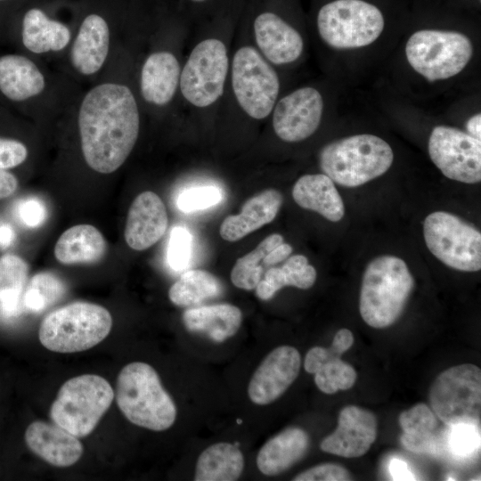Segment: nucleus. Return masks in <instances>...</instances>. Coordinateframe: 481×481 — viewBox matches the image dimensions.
<instances>
[{
  "label": "nucleus",
  "instance_id": "a878e982",
  "mask_svg": "<svg viewBox=\"0 0 481 481\" xmlns=\"http://www.w3.org/2000/svg\"><path fill=\"white\" fill-rule=\"evenodd\" d=\"M45 78L30 59L19 54L0 57V91L8 99L22 102L40 94Z\"/></svg>",
  "mask_w": 481,
  "mask_h": 481
},
{
  "label": "nucleus",
  "instance_id": "1a4fd4ad",
  "mask_svg": "<svg viewBox=\"0 0 481 481\" xmlns=\"http://www.w3.org/2000/svg\"><path fill=\"white\" fill-rule=\"evenodd\" d=\"M428 397L434 413L447 426H480L481 371L477 365L463 363L444 371L431 384Z\"/></svg>",
  "mask_w": 481,
  "mask_h": 481
},
{
  "label": "nucleus",
  "instance_id": "9d476101",
  "mask_svg": "<svg viewBox=\"0 0 481 481\" xmlns=\"http://www.w3.org/2000/svg\"><path fill=\"white\" fill-rule=\"evenodd\" d=\"M429 251L447 266L463 272L481 268V233L460 217L444 211L429 214L423 225Z\"/></svg>",
  "mask_w": 481,
  "mask_h": 481
},
{
  "label": "nucleus",
  "instance_id": "a211bd4d",
  "mask_svg": "<svg viewBox=\"0 0 481 481\" xmlns=\"http://www.w3.org/2000/svg\"><path fill=\"white\" fill-rule=\"evenodd\" d=\"M254 34L259 50L273 64L293 62L303 52L301 35L273 12H262L255 19Z\"/></svg>",
  "mask_w": 481,
  "mask_h": 481
},
{
  "label": "nucleus",
  "instance_id": "e433bc0d",
  "mask_svg": "<svg viewBox=\"0 0 481 481\" xmlns=\"http://www.w3.org/2000/svg\"><path fill=\"white\" fill-rule=\"evenodd\" d=\"M480 444V426L458 423L449 426L444 436V446L449 452L459 459L469 458Z\"/></svg>",
  "mask_w": 481,
  "mask_h": 481
},
{
  "label": "nucleus",
  "instance_id": "bb28decb",
  "mask_svg": "<svg viewBox=\"0 0 481 481\" xmlns=\"http://www.w3.org/2000/svg\"><path fill=\"white\" fill-rule=\"evenodd\" d=\"M107 249L102 232L91 224H77L67 229L54 247L55 258L63 265L94 264Z\"/></svg>",
  "mask_w": 481,
  "mask_h": 481
},
{
  "label": "nucleus",
  "instance_id": "6e6552de",
  "mask_svg": "<svg viewBox=\"0 0 481 481\" xmlns=\"http://www.w3.org/2000/svg\"><path fill=\"white\" fill-rule=\"evenodd\" d=\"M384 17L374 4L363 0H335L317 15L322 40L336 49H354L375 42L384 29Z\"/></svg>",
  "mask_w": 481,
  "mask_h": 481
},
{
  "label": "nucleus",
  "instance_id": "f03ea898",
  "mask_svg": "<svg viewBox=\"0 0 481 481\" xmlns=\"http://www.w3.org/2000/svg\"><path fill=\"white\" fill-rule=\"evenodd\" d=\"M117 404L133 424L153 431L169 428L176 419V407L163 387L157 371L148 363L126 364L117 379Z\"/></svg>",
  "mask_w": 481,
  "mask_h": 481
},
{
  "label": "nucleus",
  "instance_id": "f257e3e1",
  "mask_svg": "<svg viewBox=\"0 0 481 481\" xmlns=\"http://www.w3.org/2000/svg\"><path fill=\"white\" fill-rule=\"evenodd\" d=\"M77 124L86 164L98 173H113L126 160L138 138L136 100L125 85L100 84L83 98Z\"/></svg>",
  "mask_w": 481,
  "mask_h": 481
},
{
  "label": "nucleus",
  "instance_id": "2f4dec72",
  "mask_svg": "<svg viewBox=\"0 0 481 481\" xmlns=\"http://www.w3.org/2000/svg\"><path fill=\"white\" fill-rule=\"evenodd\" d=\"M28 273L29 266L21 257L12 254L0 257L1 318L11 319L20 314Z\"/></svg>",
  "mask_w": 481,
  "mask_h": 481
},
{
  "label": "nucleus",
  "instance_id": "c756f323",
  "mask_svg": "<svg viewBox=\"0 0 481 481\" xmlns=\"http://www.w3.org/2000/svg\"><path fill=\"white\" fill-rule=\"evenodd\" d=\"M244 468L240 450L231 443L221 442L206 448L199 456L195 481H234Z\"/></svg>",
  "mask_w": 481,
  "mask_h": 481
},
{
  "label": "nucleus",
  "instance_id": "79ce46f5",
  "mask_svg": "<svg viewBox=\"0 0 481 481\" xmlns=\"http://www.w3.org/2000/svg\"><path fill=\"white\" fill-rule=\"evenodd\" d=\"M28 150L21 142L0 137V169H7L23 163Z\"/></svg>",
  "mask_w": 481,
  "mask_h": 481
},
{
  "label": "nucleus",
  "instance_id": "c85d7f7f",
  "mask_svg": "<svg viewBox=\"0 0 481 481\" xmlns=\"http://www.w3.org/2000/svg\"><path fill=\"white\" fill-rule=\"evenodd\" d=\"M399 424L404 430L400 440L408 450L416 453L436 454L438 452L440 440L435 434L436 418L425 404H417L403 412Z\"/></svg>",
  "mask_w": 481,
  "mask_h": 481
},
{
  "label": "nucleus",
  "instance_id": "39448f33",
  "mask_svg": "<svg viewBox=\"0 0 481 481\" xmlns=\"http://www.w3.org/2000/svg\"><path fill=\"white\" fill-rule=\"evenodd\" d=\"M111 327L112 317L105 307L77 301L48 314L40 324L38 338L50 351L76 353L99 344Z\"/></svg>",
  "mask_w": 481,
  "mask_h": 481
},
{
  "label": "nucleus",
  "instance_id": "7ed1b4c3",
  "mask_svg": "<svg viewBox=\"0 0 481 481\" xmlns=\"http://www.w3.org/2000/svg\"><path fill=\"white\" fill-rule=\"evenodd\" d=\"M414 287L405 262L395 256H380L371 260L363 273L359 310L371 327L392 325L402 314Z\"/></svg>",
  "mask_w": 481,
  "mask_h": 481
},
{
  "label": "nucleus",
  "instance_id": "473e14b6",
  "mask_svg": "<svg viewBox=\"0 0 481 481\" xmlns=\"http://www.w3.org/2000/svg\"><path fill=\"white\" fill-rule=\"evenodd\" d=\"M224 288L220 281L204 270H188L170 287L168 298L177 306H192L220 296Z\"/></svg>",
  "mask_w": 481,
  "mask_h": 481
},
{
  "label": "nucleus",
  "instance_id": "6ab92c4d",
  "mask_svg": "<svg viewBox=\"0 0 481 481\" xmlns=\"http://www.w3.org/2000/svg\"><path fill=\"white\" fill-rule=\"evenodd\" d=\"M24 437L33 453L55 467H69L83 454V444L78 437L55 424L33 421Z\"/></svg>",
  "mask_w": 481,
  "mask_h": 481
},
{
  "label": "nucleus",
  "instance_id": "b1692460",
  "mask_svg": "<svg viewBox=\"0 0 481 481\" xmlns=\"http://www.w3.org/2000/svg\"><path fill=\"white\" fill-rule=\"evenodd\" d=\"M292 197L299 207L315 211L329 221L338 222L344 216L342 198L325 174L301 176L293 186Z\"/></svg>",
  "mask_w": 481,
  "mask_h": 481
},
{
  "label": "nucleus",
  "instance_id": "aec40b11",
  "mask_svg": "<svg viewBox=\"0 0 481 481\" xmlns=\"http://www.w3.org/2000/svg\"><path fill=\"white\" fill-rule=\"evenodd\" d=\"M110 29L98 14H90L82 21L70 52L73 68L90 76L103 66L110 49Z\"/></svg>",
  "mask_w": 481,
  "mask_h": 481
},
{
  "label": "nucleus",
  "instance_id": "423d86ee",
  "mask_svg": "<svg viewBox=\"0 0 481 481\" xmlns=\"http://www.w3.org/2000/svg\"><path fill=\"white\" fill-rule=\"evenodd\" d=\"M110 384L95 374L68 379L52 404L53 422L77 437L90 435L114 398Z\"/></svg>",
  "mask_w": 481,
  "mask_h": 481
},
{
  "label": "nucleus",
  "instance_id": "603ef678",
  "mask_svg": "<svg viewBox=\"0 0 481 481\" xmlns=\"http://www.w3.org/2000/svg\"><path fill=\"white\" fill-rule=\"evenodd\" d=\"M0 1H4V0H0Z\"/></svg>",
  "mask_w": 481,
  "mask_h": 481
},
{
  "label": "nucleus",
  "instance_id": "20e7f679",
  "mask_svg": "<svg viewBox=\"0 0 481 481\" xmlns=\"http://www.w3.org/2000/svg\"><path fill=\"white\" fill-rule=\"evenodd\" d=\"M393 159L390 145L371 134L331 142L319 154L323 174L345 187H356L382 175L390 168Z\"/></svg>",
  "mask_w": 481,
  "mask_h": 481
},
{
  "label": "nucleus",
  "instance_id": "f8f14e48",
  "mask_svg": "<svg viewBox=\"0 0 481 481\" xmlns=\"http://www.w3.org/2000/svg\"><path fill=\"white\" fill-rule=\"evenodd\" d=\"M228 71L224 44L216 38L200 42L192 51L180 75V89L187 102L203 108L224 93Z\"/></svg>",
  "mask_w": 481,
  "mask_h": 481
},
{
  "label": "nucleus",
  "instance_id": "ea45409f",
  "mask_svg": "<svg viewBox=\"0 0 481 481\" xmlns=\"http://www.w3.org/2000/svg\"><path fill=\"white\" fill-rule=\"evenodd\" d=\"M350 474L342 466L331 463L321 464L308 469L293 479L294 481H346Z\"/></svg>",
  "mask_w": 481,
  "mask_h": 481
},
{
  "label": "nucleus",
  "instance_id": "a18cd8bd",
  "mask_svg": "<svg viewBox=\"0 0 481 481\" xmlns=\"http://www.w3.org/2000/svg\"><path fill=\"white\" fill-rule=\"evenodd\" d=\"M292 252V247L288 243H281L273 249L264 258L265 267H270L285 259H287Z\"/></svg>",
  "mask_w": 481,
  "mask_h": 481
},
{
  "label": "nucleus",
  "instance_id": "2eb2a0df",
  "mask_svg": "<svg viewBox=\"0 0 481 481\" xmlns=\"http://www.w3.org/2000/svg\"><path fill=\"white\" fill-rule=\"evenodd\" d=\"M299 352L293 346L274 348L262 361L249 383L248 395L258 405H266L282 395L298 376Z\"/></svg>",
  "mask_w": 481,
  "mask_h": 481
},
{
  "label": "nucleus",
  "instance_id": "8fccbe9b",
  "mask_svg": "<svg viewBox=\"0 0 481 481\" xmlns=\"http://www.w3.org/2000/svg\"><path fill=\"white\" fill-rule=\"evenodd\" d=\"M466 129L469 135L480 140L481 138V114L477 113L469 118Z\"/></svg>",
  "mask_w": 481,
  "mask_h": 481
},
{
  "label": "nucleus",
  "instance_id": "09e8293b",
  "mask_svg": "<svg viewBox=\"0 0 481 481\" xmlns=\"http://www.w3.org/2000/svg\"><path fill=\"white\" fill-rule=\"evenodd\" d=\"M14 231L7 223L0 222V249H6L14 240Z\"/></svg>",
  "mask_w": 481,
  "mask_h": 481
},
{
  "label": "nucleus",
  "instance_id": "3c124183",
  "mask_svg": "<svg viewBox=\"0 0 481 481\" xmlns=\"http://www.w3.org/2000/svg\"><path fill=\"white\" fill-rule=\"evenodd\" d=\"M192 1H195V2H202V1H205V0H192Z\"/></svg>",
  "mask_w": 481,
  "mask_h": 481
},
{
  "label": "nucleus",
  "instance_id": "0eeeda50",
  "mask_svg": "<svg viewBox=\"0 0 481 481\" xmlns=\"http://www.w3.org/2000/svg\"><path fill=\"white\" fill-rule=\"evenodd\" d=\"M473 53L470 39L457 31L421 29L405 45L411 67L427 80H444L458 75Z\"/></svg>",
  "mask_w": 481,
  "mask_h": 481
},
{
  "label": "nucleus",
  "instance_id": "cd10ccee",
  "mask_svg": "<svg viewBox=\"0 0 481 481\" xmlns=\"http://www.w3.org/2000/svg\"><path fill=\"white\" fill-rule=\"evenodd\" d=\"M70 41V31L63 23L51 20L40 9L29 10L22 20V43L31 53L59 52Z\"/></svg>",
  "mask_w": 481,
  "mask_h": 481
},
{
  "label": "nucleus",
  "instance_id": "412c9836",
  "mask_svg": "<svg viewBox=\"0 0 481 481\" xmlns=\"http://www.w3.org/2000/svg\"><path fill=\"white\" fill-rule=\"evenodd\" d=\"M283 198L275 189H266L247 200L240 213L226 216L219 229L227 241H237L250 232L271 223L277 216Z\"/></svg>",
  "mask_w": 481,
  "mask_h": 481
},
{
  "label": "nucleus",
  "instance_id": "f704fd0d",
  "mask_svg": "<svg viewBox=\"0 0 481 481\" xmlns=\"http://www.w3.org/2000/svg\"><path fill=\"white\" fill-rule=\"evenodd\" d=\"M65 291V284L57 275L50 272L38 273L25 287L23 306L29 312L41 313L60 300Z\"/></svg>",
  "mask_w": 481,
  "mask_h": 481
},
{
  "label": "nucleus",
  "instance_id": "a19ab883",
  "mask_svg": "<svg viewBox=\"0 0 481 481\" xmlns=\"http://www.w3.org/2000/svg\"><path fill=\"white\" fill-rule=\"evenodd\" d=\"M17 215L20 222L30 228L40 226L47 217L45 203L37 198L21 200L17 207Z\"/></svg>",
  "mask_w": 481,
  "mask_h": 481
},
{
  "label": "nucleus",
  "instance_id": "9b49d317",
  "mask_svg": "<svg viewBox=\"0 0 481 481\" xmlns=\"http://www.w3.org/2000/svg\"><path fill=\"white\" fill-rule=\"evenodd\" d=\"M232 85L241 109L262 119L273 110L280 90L275 70L253 47L237 50L232 60Z\"/></svg>",
  "mask_w": 481,
  "mask_h": 481
},
{
  "label": "nucleus",
  "instance_id": "58836bf2",
  "mask_svg": "<svg viewBox=\"0 0 481 481\" xmlns=\"http://www.w3.org/2000/svg\"><path fill=\"white\" fill-rule=\"evenodd\" d=\"M192 254V235L183 226L174 227L170 232L167 246V262L174 271H183L190 262Z\"/></svg>",
  "mask_w": 481,
  "mask_h": 481
},
{
  "label": "nucleus",
  "instance_id": "f3484780",
  "mask_svg": "<svg viewBox=\"0 0 481 481\" xmlns=\"http://www.w3.org/2000/svg\"><path fill=\"white\" fill-rule=\"evenodd\" d=\"M168 224L166 207L158 194L140 193L132 202L125 226L126 244L142 251L154 245L165 234Z\"/></svg>",
  "mask_w": 481,
  "mask_h": 481
},
{
  "label": "nucleus",
  "instance_id": "dca6fc26",
  "mask_svg": "<svg viewBox=\"0 0 481 481\" xmlns=\"http://www.w3.org/2000/svg\"><path fill=\"white\" fill-rule=\"evenodd\" d=\"M378 422L370 411L355 405L344 407L338 415L335 431L320 444L328 453L344 458L364 455L377 437Z\"/></svg>",
  "mask_w": 481,
  "mask_h": 481
},
{
  "label": "nucleus",
  "instance_id": "5701e85b",
  "mask_svg": "<svg viewBox=\"0 0 481 481\" xmlns=\"http://www.w3.org/2000/svg\"><path fill=\"white\" fill-rule=\"evenodd\" d=\"M309 447L307 433L288 428L269 439L259 450L257 466L265 476L279 475L301 460Z\"/></svg>",
  "mask_w": 481,
  "mask_h": 481
},
{
  "label": "nucleus",
  "instance_id": "72a5a7b5",
  "mask_svg": "<svg viewBox=\"0 0 481 481\" xmlns=\"http://www.w3.org/2000/svg\"><path fill=\"white\" fill-rule=\"evenodd\" d=\"M283 242V237L273 233L265 237L252 251L237 259L231 272L232 284L242 289H255L264 274V258Z\"/></svg>",
  "mask_w": 481,
  "mask_h": 481
},
{
  "label": "nucleus",
  "instance_id": "4c0bfd02",
  "mask_svg": "<svg viewBox=\"0 0 481 481\" xmlns=\"http://www.w3.org/2000/svg\"><path fill=\"white\" fill-rule=\"evenodd\" d=\"M220 189L215 186H203L183 191L177 197V208L190 213L216 206L222 200Z\"/></svg>",
  "mask_w": 481,
  "mask_h": 481
},
{
  "label": "nucleus",
  "instance_id": "c9c22d12",
  "mask_svg": "<svg viewBox=\"0 0 481 481\" xmlns=\"http://www.w3.org/2000/svg\"><path fill=\"white\" fill-rule=\"evenodd\" d=\"M356 377L354 367L338 357L328 361L318 369L314 373V382L322 392L334 394L351 388Z\"/></svg>",
  "mask_w": 481,
  "mask_h": 481
},
{
  "label": "nucleus",
  "instance_id": "ddd939ff",
  "mask_svg": "<svg viewBox=\"0 0 481 481\" xmlns=\"http://www.w3.org/2000/svg\"><path fill=\"white\" fill-rule=\"evenodd\" d=\"M428 150L432 162L447 178L465 183L480 182V140L452 126H436Z\"/></svg>",
  "mask_w": 481,
  "mask_h": 481
},
{
  "label": "nucleus",
  "instance_id": "c03bdc74",
  "mask_svg": "<svg viewBox=\"0 0 481 481\" xmlns=\"http://www.w3.org/2000/svg\"><path fill=\"white\" fill-rule=\"evenodd\" d=\"M389 472L393 480H415V476L408 464L401 459L394 458L389 464Z\"/></svg>",
  "mask_w": 481,
  "mask_h": 481
},
{
  "label": "nucleus",
  "instance_id": "4be33fe9",
  "mask_svg": "<svg viewBox=\"0 0 481 481\" xmlns=\"http://www.w3.org/2000/svg\"><path fill=\"white\" fill-rule=\"evenodd\" d=\"M180 75V64L172 53L161 51L150 54L141 71L140 87L143 99L158 106L167 104L175 94Z\"/></svg>",
  "mask_w": 481,
  "mask_h": 481
},
{
  "label": "nucleus",
  "instance_id": "4468645a",
  "mask_svg": "<svg viewBox=\"0 0 481 481\" xmlns=\"http://www.w3.org/2000/svg\"><path fill=\"white\" fill-rule=\"evenodd\" d=\"M322 111L323 99L316 89L309 86L298 88L274 105L273 130L284 142L306 140L317 130Z\"/></svg>",
  "mask_w": 481,
  "mask_h": 481
},
{
  "label": "nucleus",
  "instance_id": "37998d69",
  "mask_svg": "<svg viewBox=\"0 0 481 481\" xmlns=\"http://www.w3.org/2000/svg\"><path fill=\"white\" fill-rule=\"evenodd\" d=\"M341 355L332 345L330 348L314 346L306 353L304 368L308 373L314 374L325 363Z\"/></svg>",
  "mask_w": 481,
  "mask_h": 481
},
{
  "label": "nucleus",
  "instance_id": "7c9ffc66",
  "mask_svg": "<svg viewBox=\"0 0 481 481\" xmlns=\"http://www.w3.org/2000/svg\"><path fill=\"white\" fill-rule=\"evenodd\" d=\"M316 270L309 265L303 255H294L287 258L280 267L268 268L256 287V295L261 300H269L281 288L293 286L306 289L316 280Z\"/></svg>",
  "mask_w": 481,
  "mask_h": 481
},
{
  "label": "nucleus",
  "instance_id": "49530a36",
  "mask_svg": "<svg viewBox=\"0 0 481 481\" xmlns=\"http://www.w3.org/2000/svg\"><path fill=\"white\" fill-rule=\"evenodd\" d=\"M17 188L16 177L5 169H0V200L12 196Z\"/></svg>",
  "mask_w": 481,
  "mask_h": 481
},
{
  "label": "nucleus",
  "instance_id": "de8ad7c7",
  "mask_svg": "<svg viewBox=\"0 0 481 481\" xmlns=\"http://www.w3.org/2000/svg\"><path fill=\"white\" fill-rule=\"evenodd\" d=\"M354 335L347 329H340L334 336L332 345L343 355L354 344Z\"/></svg>",
  "mask_w": 481,
  "mask_h": 481
},
{
  "label": "nucleus",
  "instance_id": "393cba45",
  "mask_svg": "<svg viewBox=\"0 0 481 481\" xmlns=\"http://www.w3.org/2000/svg\"><path fill=\"white\" fill-rule=\"evenodd\" d=\"M241 322V311L231 304L189 308L183 314V322L188 331L202 334L218 343L235 335Z\"/></svg>",
  "mask_w": 481,
  "mask_h": 481
}]
</instances>
